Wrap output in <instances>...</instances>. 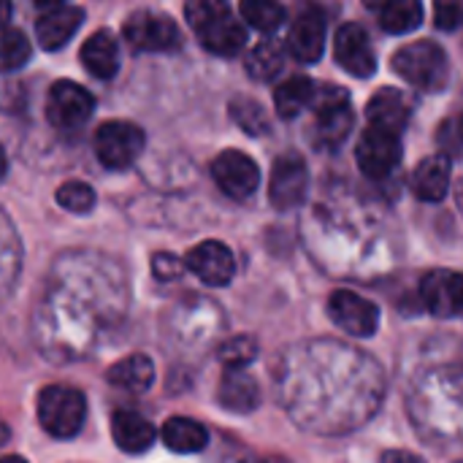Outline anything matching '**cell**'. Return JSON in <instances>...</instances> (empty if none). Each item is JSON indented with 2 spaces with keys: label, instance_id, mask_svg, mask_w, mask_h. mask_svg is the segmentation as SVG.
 <instances>
[{
  "label": "cell",
  "instance_id": "26",
  "mask_svg": "<svg viewBox=\"0 0 463 463\" xmlns=\"http://www.w3.org/2000/svg\"><path fill=\"white\" fill-rule=\"evenodd\" d=\"M244 65L255 81H271L285 68V52L277 41H260L258 46H252Z\"/></svg>",
  "mask_w": 463,
  "mask_h": 463
},
{
  "label": "cell",
  "instance_id": "6",
  "mask_svg": "<svg viewBox=\"0 0 463 463\" xmlns=\"http://www.w3.org/2000/svg\"><path fill=\"white\" fill-rule=\"evenodd\" d=\"M125 41L136 52H171L182 43V33L176 22L157 11H136L125 19L122 27Z\"/></svg>",
  "mask_w": 463,
  "mask_h": 463
},
{
  "label": "cell",
  "instance_id": "9",
  "mask_svg": "<svg viewBox=\"0 0 463 463\" xmlns=\"http://www.w3.org/2000/svg\"><path fill=\"white\" fill-rule=\"evenodd\" d=\"M212 176L228 198H250L260 184V168L247 152L225 149L212 163Z\"/></svg>",
  "mask_w": 463,
  "mask_h": 463
},
{
  "label": "cell",
  "instance_id": "12",
  "mask_svg": "<svg viewBox=\"0 0 463 463\" xmlns=\"http://www.w3.org/2000/svg\"><path fill=\"white\" fill-rule=\"evenodd\" d=\"M187 271H193L203 285L222 288L233 279L236 274V258L228 244L222 241H201L193 247L184 258Z\"/></svg>",
  "mask_w": 463,
  "mask_h": 463
},
{
  "label": "cell",
  "instance_id": "11",
  "mask_svg": "<svg viewBox=\"0 0 463 463\" xmlns=\"http://www.w3.org/2000/svg\"><path fill=\"white\" fill-rule=\"evenodd\" d=\"M334 57L336 62L358 79H369L377 71V54L366 30L358 22H347L334 35Z\"/></svg>",
  "mask_w": 463,
  "mask_h": 463
},
{
  "label": "cell",
  "instance_id": "30",
  "mask_svg": "<svg viewBox=\"0 0 463 463\" xmlns=\"http://www.w3.org/2000/svg\"><path fill=\"white\" fill-rule=\"evenodd\" d=\"M231 14V0H187L184 3V19L193 30H203L214 19Z\"/></svg>",
  "mask_w": 463,
  "mask_h": 463
},
{
  "label": "cell",
  "instance_id": "5",
  "mask_svg": "<svg viewBox=\"0 0 463 463\" xmlns=\"http://www.w3.org/2000/svg\"><path fill=\"white\" fill-rule=\"evenodd\" d=\"M95 111V98L76 81L60 79L46 95V119L57 130H79Z\"/></svg>",
  "mask_w": 463,
  "mask_h": 463
},
{
  "label": "cell",
  "instance_id": "1",
  "mask_svg": "<svg viewBox=\"0 0 463 463\" xmlns=\"http://www.w3.org/2000/svg\"><path fill=\"white\" fill-rule=\"evenodd\" d=\"M87 399L71 385H49L38 393V423L54 439H71L81 431Z\"/></svg>",
  "mask_w": 463,
  "mask_h": 463
},
{
  "label": "cell",
  "instance_id": "27",
  "mask_svg": "<svg viewBox=\"0 0 463 463\" xmlns=\"http://www.w3.org/2000/svg\"><path fill=\"white\" fill-rule=\"evenodd\" d=\"M239 11L250 27H255L266 35L277 33L279 24L285 22V8L277 0H241Z\"/></svg>",
  "mask_w": 463,
  "mask_h": 463
},
{
  "label": "cell",
  "instance_id": "28",
  "mask_svg": "<svg viewBox=\"0 0 463 463\" xmlns=\"http://www.w3.org/2000/svg\"><path fill=\"white\" fill-rule=\"evenodd\" d=\"M231 117H233V122L241 130H247L252 136L269 133V117H266L263 106L255 103V100H250V98H236L231 103Z\"/></svg>",
  "mask_w": 463,
  "mask_h": 463
},
{
  "label": "cell",
  "instance_id": "25",
  "mask_svg": "<svg viewBox=\"0 0 463 463\" xmlns=\"http://www.w3.org/2000/svg\"><path fill=\"white\" fill-rule=\"evenodd\" d=\"M423 22V3L420 0H383L380 5V27L385 33L402 35Z\"/></svg>",
  "mask_w": 463,
  "mask_h": 463
},
{
  "label": "cell",
  "instance_id": "7",
  "mask_svg": "<svg viewBox=\"0 0 463 463\" xmlns=\"http://www.w3.org/2000/svg\"><path fill=\"white\" fill-rule=\"evenodd\" d=\"M355 157H358L361 171L369 179H385L402 165V157H404L402 136L369 125L355 146Z\"/></svg>",
  "mask_w": 463,
  "mask_h": 463
},
{
  "label": "cell",
  "instance_id": "4",
  "mask_svg": "<svg viewBox=\"0 0 463 463\" xmlns=\"http://www.w3.org/2000/svg\"><path fill=\"white\" fill-rule=\"evenodd\" d=\"M315 136L320 146H339L353 130L350 92L336 84L317 87L315 95Z\"/></svg>",
  "mask_w": 463,
  "mask_h": 463
},
{
  "label": "cell",
  "instance_id": "22",
  "mask_svg": "<svg viewBox=\"0 0 463 463\" xmlns=\"http://www.w3.org/2000/svg\"><path fill=\"white\" fill-rule=\"evenodd\" d=\"M106 380L119 388V391H128V393H144L152 388L155 383V364L136 353V355H128L122 361H117L109 372H106Z\"/></svg>",
  "mask_w": 463,
  "mask_h": 463
},
{
  "label": "cell",
  "instance_id": "15",
  "mask_svg": "<svg viewBox=\"0 0 463 463\" xmlns=\"http://www.w3.org/2000/svg\"><path fill=\"white\" fill-rule=\"evenodd\" d=\"M81 22H84V11L76 5L62 3V5L46 8L35 19V38L46 52H57L73 38V33L81 27Z\"/></svg>",
  "mask_w": 463,
  "mask_h": 463
},
{
  "label": "cell",
  "instance_id": "8",
  "mask_svg": "<svg viewBox=\"0 0 463 463\" xmlns=\"http://www.w3.org/2000/svg\"><path fill=\"white\" fill-rule=\"evenodd\" d=\"M309 190V168L307 163L288 152L282 157L274 160L271 165V176H269V201L274 209H296L298 203H304Z\"/></svg>",
  "mask_w": 463,
  "mask_h": 463
},
{
  "label": "cell",
  "instance_id": "37",
  "mask_svg": "<svg viewBox=\"0 0 463 463\" xmlns=\"http://www.w3.org/2000/svg\"><path fill=\"white\" fill-rule=\"evenodd\" d=\"M366 3H380V0H366Z\"/></svg>",
  "mask_w": 463,
  "mask_h": 463
},
{
  "label": "cell",
  "instance_id": "14",
  "mask_svg": "<svg viewBox=\"0 0 463 463\" xmlns=\"http://www.w3.org/2000/svg\"><path fill=\"white\" fill-rule=\"evenodd\" d=\"M288 52L298 62H317L326 52V16L317 8L298 14L288 33Z\"/></svg>",
  "mask_w": 463,
  "mask_h": 463
},
{
  "label": "cell",
  "instance_id": "29",
  "mask_svg": "<svg viewBox=\"0 0 463 463\" xmlns=\"http://www.w3.org/2000/svg\"><path fill=\"white\" fill-rule=\"evenodd\" d=\"M57 203H60L65 212H71V214H87V212H92V206H95V190H92L90 184L79 182V179L65 182V184L57 190Z\"/></svg>",
  "mask_w": 463,
  "mask_h": 463
},
{
  "label": "cell",
  "instance_id": "33",
  "mask_svg": "<svg viewBox=\"0 0 463 463\" xmlns=\"http://www.w3.org/2000/svg\"><path fill=\"white\" fill-rule=\"evenodd\" d=\"M434 24L445 33L463 30V0H434Z\"/></svg>",
  "mask_w": 463,
  "mask_h": 463
},
{
  "label": "cell",
  "instance_id": "36",
  "mask_svg": "<svg viewBox=\"0 0 463 463\" xmlns=\"http://www.w3.org/2000/svg\"><path fill=\"white\" fill-rule=\"evenodd\" d=\"M38 8H54V5H62L65 0H33Z\"/></svg>",
  "mask_w": 463,
  "mask_h": 463
},
{
  "label": "cell",
  "instance_id": "16",
  "mask_svg": "<svg viewBox=\"0 0 463 463\" xmlns=\"http://www.w3.org/2000/svg\"><path fill=\"white\" fill-rule=\"evenodd\" d=\"M366 117H369L372 128H383V130H391V133L402 136L404 128L410 125V103L399 90L383 87L366 103Z\"/></svg>",
  "mask_w": 463,
  "mask_h": 463
},
{
  "label": "cell",
  "instance_id": "18",
  "mask_svg": "<svg viewBox=\"0 0 463 463\" xmlns=\"http://www.w3.org/2000/svg\"><path fill=\"white\" fill-rule=\"evenodd\" d=\"M450 176H453V165L448 155H431L426 160H420V165L412 174V190L420 201H442L450 190Z\"/></svg>",
  "mask_w": 463,
  "mask_h": 463
},
{
  "label": "cell",
  "instance_id": "31",
  "mask_svg": "<svg viewBox=\"0 0 463 463\" xmlns=\"http://www.w3.org/2000/svg\"><path fill=\"white\" fill-rule=\"evenodd\" d=\"M30 60V41L22 30L5 24V33H3V71L11 73L16 68H22L24 62Z\"/></svg>",
  "mask_w": 463,
  "mask_h": 463
},
{
  "label": "cell",
  "instance_id": "20",
  "mask_svg": "<svg viewBox=\"0 0 463 463\" xmlns=\"http://www.w3.org/2000/svg\"><path fill=\"white\" fill-rule=\"evenodd\" d=\"M198 35H201L203 49L212 52V54H220V57H233L247 43V30L233 14H225V16L214 19L212 24L198 30Z\"/></svg>",
  "mask_w": 463,
  "mask_h": 463
},
{
  "label": "cell",
  "instance_id": "23",
  "mask_svg": "<svg viewBox=\"0 0 463 463\" xmlns=\"http://www.w3.org/2000/svg\"><path fill=\"white\" fill-rule=\"evenodd\" d=\"M160 434H163L165 448L182 456L198 453L209 442V431L198 420H190V418H168Z\"/></svg>",
  "mask_w": 463,
  "mask_h": 463
},
{
  "label": "cell",
  "instance_id": "10",
  "mask_svg": "<svg viewBox=\"0 0 463 463\" xmlns=\"http://www.w3.org/2000/svg\"><path fill=\"white\" fill-rule=\"evenodd\" d=\"M328 315L331 320L350 336H372L380 326V309L374 301L353 293V290H336L328 298Z\"/></svg>",
  "mask_w": 463,
  "mask_h": 463
},
{
  "label": "cell",
  "instance_id": "3",
  "mask_svg": "<svg viewBox=\"0 0 463 463\" xmlns=\"http://www.w3.org/2000/svg\"><path fill=\"white\" fill-rule=\"evenodd\" d=\"M92 144H95L98 160L109 171H125V168H130L141 157V152L146 146V136L133 122L111 119V122H103L95 130V141Z\"/></svg>",
  "mask_w": 463,
  "mask_h": 463
},
{
  "label": "cell",
  "instance_id": "19",
  "mask_svg": "<svg viewBox=\"0 0 463 463\" xmlns=\"http://www.w3.org/2000/svg\"><path fill=\"white\" fill-rule=\"evenodd\" d=\"M217 399H220V404L228 412L247 415V412L258 410V404H260V388H258V383L244 369H228L225 377H222V383H220Z\"/></svg>",
  "mask_w": 463,
  "mask_h": 463
},
{
  "label": "cell",
  "instance_id": "2",
  "mask_svg": "<svg viewBox=\"0 0 463 463\" xmlns=\"http://www.w3.org/2000/svg\"><path fill=\"white\" fill-rule=\"evenodd\" d=\"M393 71L420 90H442L450 79V62L439 43L415 41L393 54Z\"/></svg>",
  "mask_w": 463,
  "mask_h": 463
},
{
  "label": "cell",
  "instance_id": "38",
  "mask_svg": "<svg viewBox=\"0 0 463 463\" xmlns=\"http://www.w3.org/2000/svg\"><path fill=\"white\" fill-rule=\"evenodd\" d=\"M461 203H463V187H461Z\"/></svg>",
  "mask_w": 463,
  "mask_h": 463
},
{
  "label": "cell",
  "instance_id": "21",
  "mask_svg": "<svg viewBox=\"0 0 463 463\" xmlns=\"http://www.w3.org/2000/svg\"><path fill=\"white\" fill-rule=\"evenodd\" d=\"M81 62L95 79H111L119 71V43L109 30L92 33L81 46Z\"/></svg>",
  "mask_w": 463,
  "mask_h": 463
},
{
  "label": "cell",
  "instance_id": "35",
  "mask_svg": "<svg viewBox=\"0 0 463 463\" xmlns=\"http://www.w3.org/2000/svg\"><path fill=\"white\" fill-rule=\"evenodd\" d=\"M439 141H442L450 152L463 155V114L461 117L448 119V122L442 125V130H439Z\"/></svg>",
  "mask_w": 463,
  "mask_h": 463
},
{
  "label": "cell",
  "instance_id": "17",
  "mask_svg": "<svg viewBox=\"0 0 463 463\" xmlns=\"http://www.w3.org/2000/svg\"><path fill=\"white\" fill-rule=\"evenodd\" d=\"M111 437L122 453L138 456V453H146L152 448L157 431L144 415L130 412V410H119L111 418Z\"/></svg>",
  "mask_w": 463,
  "mask_h": 463
},
{
  "label": "cell",
  "instance_id": "34",
  "mask_svg": "<svg viewBox=\"0 0 463 463\" xmlns=\"http://www.w3.org/2000/svg\"><path fill=\"white\" fill-rule=\"evenodd\" d=\"M184 269H187V263H182V260L174 258L171 252H157V255L152 258V271H155V277L163 279V282L176 279Z\"/></svg>",
  "mask_w": 463,
  "mask_h": 463
},
{
  "label": "cell",
  "instance_id": "13",
  "mask_svg": "<svg viewBox=\"0 0 463 463\" xmlns=\"http://www.w3.org/2000/svg\"><path fill=\"white\" fill-rule=\"evenodd\" d=\"M420 296L429 312L439 317L463 315V274H453L445 269L426 274L420 285Z\"/></svg>",
  "mask_w": 463,
  "mask_h": 463
},
{
  "label": "cell",
  "instance_id": "32",
  "mask_svg": "<svg viewBox=\"0 0 463 463\" xmlns=\"http://www.w3.org/2000/svg\"><path fill=\"white\" fill-rule=\"evenodd\" d=\"M217 355H220V361H222L225 369H244L247 364L255 361L258 345H255L252 336H233V339H228V342L220 347Z\"/></svg>",
  "mask_w": 463,
  "mask_h": 463
},
{
  "label": "cell",
  "instance_id": "24",
  "mask_svg": "<svg viewBox=\"0 0 463 463\" xmlns=\"http://www.w3.org/2000/svg\"><path fill=\"white\" fill-rule=\"evenodd\" d=\"M317 95V84L309 76H293L288 81H282L274 92V106L279 111V117L285 119H296L307 106L315 103Z\"/></svg>",
  "mask_w": 463,
  "mask_h": 463
}]
</instances>
